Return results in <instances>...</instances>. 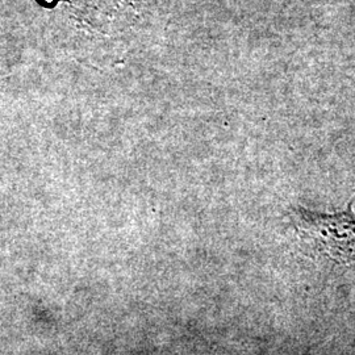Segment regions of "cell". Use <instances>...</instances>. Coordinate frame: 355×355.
<instances>
[{
  "label": "cell",
  "mask_w": 355,
  "mask_h": 355,
  "mask_svg": "<svg viewBox=\"0 0 355 355\" xmlns=\"http://www.w3.org/2000/svg\"><path fill=\"white\" fill-rule=\"evenodd\" d=\"M353 198L338 214H320L304 207L293 209V224L302 241L313 254L340 265L355 262V214Z\"/></svg>",
  "instance_id": "6da1fadb"
}]
</instances>
